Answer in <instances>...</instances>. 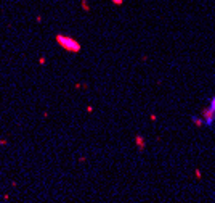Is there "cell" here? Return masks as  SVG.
Returning <instances> with one entry per match:
<instances>
[{"label": "cell", "instance_id": "6da1fadb", "mask_svg": "<svg viewBox=\"0 0 215 203\" xmlns=\"http://www.w3.org/2000/svg\"><path fill=\"white\" fill-rule=\"evenodd\" d=\"M56 40H58V44H59V45H61L64 50H68V52L77 53V52L80 50V44L77 42V40H74V39H71V37L58 35V37H56Z\"/></svg>", "mask_w": 215, "mask_h": 203}, {"label": "cell", "instance_id": "7a4b0ae2", "mask_svg": "<svg viewBox=\"0 0 215 203\" xmlns=\"http://www.w3.org/2000/svg\"><path fill=\"white\" fill-rule=\"evenodd\" d=\"M202 119H204V124H205V126H210V124L215 121V118H214V110H212L210 106H207V108L202 110Z\"/></svg>", "mask_w": 215, "mask_h": 203}, {"label": "cell", "instance_id": "3957f363", "mask_svg": "<svg viewBox=\"0 0 215 203\" xmlns=\"http://www.w3.org/2000/svg\"><path fill=\"white\" fill-rule=\"evenodd\" d=\"M135 142H136V147H138L140 150H143V148H145V139H143L141 136H136L135 137Z\"/></svg>", "mask_w": 215, "mask_h": 203}, {"label": "cell", "instance_id": "277c9868", "mask_svg": "<svg viewBox=\"0 0 215 203\" xmlns=\"http://www.w3.org/2000/svg\"><path fill=\"white\" fill-rule=\"evenodd\" d=\"M193 121H194V124H198V126H202V124H204V121H202V119H198V118H193Z\"/></svg>", "mask_w": 215, "mask_h": 203}, {"label": "cell", "instance_id": "5b68a950", "mask_svg": "<svg viewBox=\"0 0 215 203\" xmlns=\"http://www.w3.org/2000/svg\"><path fill=\"white\" fill-rule=\"evenodd\" d=\"M210 108L214 110V118H215V97L212 98V103H210Z\"/></svg>", "mask_w": 215, "mask_h": 203}]
</instances>
